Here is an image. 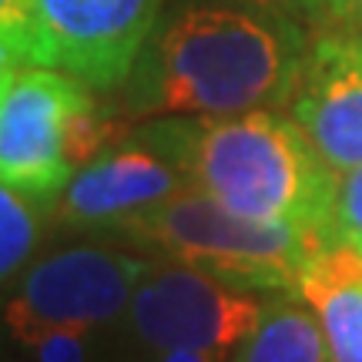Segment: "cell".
<instances>
[{"label": "cell", "mask_w": 362, "mask_h": 362, "mask_svg": "<svg viewBox=\"0 0 362 362\" xmlns=\"http://www.w3.org/2000/svg\"><path fill=\"white\" fill-rule=\"evenodd\" d=\"M302 24L242 4H181L158 21L124 81L134 117L285 111L305 57Z\"/></svg>", "instance_id": "1"}, {"label": "cell", "mask_w": 362, "mask_h": 362, "mask_svg": "<svg viewBox=\"0 0 362 362\" xmlns=\"http://www.w3.org/2000/svg\"><path fill=\"white\" fill-rule=\"evenodd\" d=\"M134 134L168 155L188 188L205 192L235 215L298 225L329 238L339 175L285 111L151 117Z\"/></svg>", "instance_id": "2"}, {"label": "cell", "mask_w": 362, "mask_h": 362, "mask_svg": "<svg viewBox=\"0 0 362 362\" xmlns=\"http://www.w3.org/2000/svg\"><path fill=\"white\" fill-rule=\"evenodd\" d=\"M115 238L248 292H296L312 259L329 245L312 228L235 215L198 188L144 211Z\"/></svg>", "instance_id": "3"}, {"label": "cell", "mask_w": 362, "mask_h": 362, "mask_svg": "<svg viewBox=\"0 0 362 362\" xmlns=\"http://www.w3.org/2000/svg\"><path fill=\"white\" fill-rule=\"evenodd\" d=\"M90 90L71 74L34 64L0 90V181L44 211L57 205L74 171L115 138V124Z\"/></svg>", "instance_id": "4"}, {"label": "cell", "mask_w": 362, "mask_h": 362, "mask_svg": "<svg viewBox=\"0 0 362 362\" xmlns=\"http://www.w3.org/2000/svg\"><path fill=\"white\" fill-rule=\"evenodd\" d=\"M151 262L90 242L57 248L21 272L0 305V322L7 336L24 329H117Z\"/></svg>", "instance_id": "5"}, {"label": "cell", "mask_w": 362, "mask_h": 362, "mask_svg": "<svg viewBox=\"0 0 362 362\" xmlns=\"http://www.w3.org/2000/svg\"><path fill=\"white\" fill-rule=\"evenodd\" d=\"M161 7L165 0H27V57L94 90L124 88Z\"/></svg>", "instance_id": "6"}, {"label": "cell", "mask_w": 362, "mask_h": 362, "mask_svg": "<svg viewBox=\"0 0 362 362\" xmlns=\"http://www.w3.org/2000/svg\"><path fill=\"white\" fill-rule=\"evenodd\" d=\"M259 292L235 288L178 262H151L134 288L121 336L134 349H205L235 356L259 325Z\"/></svg>", "instance_id": "7"}, {"label": "cell", "mask_w": 362, "mask_h": 362, "mask_svg": "<svg viewBox=\"0 0 362 362\" xmlns=\"http://www.w3.org/2000/svg\"><path fill=\"white\" fill-rule=\"evenodd\" d=\"M185 188L188 181L178 165L155 144L131 134L81 165L51 211L61 228L115 235Z\"/></svg>", "instance_id": "8"}, {"label": "cell", "mask_w": 362, "mask_h": 362, "mask_svg": "<svg viewBox=\"0 0 362 362\" xmlns=\"http://www.w3.org/2000/svg\"><path fill=\"white\" fill-rule=\"evenodd\" d=\"M336 175L362 165V34L329 30L305 47L296 90L285 104Z\"/></svg>", "instance_id": "9"}, {"label": "cell", "mask_w": 362, "mask_h": 362, "mask_svg": "<svg viewBox=\"0 0 362 362\" xmlns=\"http://www.w3.org/2000/svg\"><path fill=\"white\" fill-rule=\"evenodd\" d=\"M296 296L322 325L329 362H362V252L325 245L305 269Z\"/></svg>", "instance_id": "10"}, {"label": "cell", "mask_w": 362, "mask_h": 362, "mask_svg": "<svg viewBox=\"0 0 362 362\" xmlns=\"http://www.w3.org/2000/svg\"><path fill=\"white\" fill-rule=\"evenodd\" d=\"M232 362H329V346L315 312L296 292H282L265 302L259 325Z\"/></svg>", "instance_id": "11"}, {"label": "cell", "mask_w": 362, "mask_h": 362, "mask_svg": "<svg viewBox=\"0 0 362 362\" xmlns=\"http://www.w3.org/2000/svg\"><path fill=\"white\" fill-rule=\"evenodd\" d=\"M21 362H134L117 329H24L11 336Z\"/></svg>", "instance_id": "12"}, {"label": "cell", "mask_w": 362, "mask_h": 362, "mask_svg": "<svg viewBox=\"0 0 362 362\" xmlns=\"http://www.w3.org/2000/svg\"><path fill=\"white\" fill-rule=\"evenodd\" d=\"M44 235V208L0 181V288L21 279Z\"/></svg>", "instance_id": "13"}, {"label": "cell", "mask_w": 362, "mask_h": 362, "mask_svg": "<svg viewBox=\"0 0 362 362\" xmlns=\"http://www.w3.org/2000/svg\"><path fill=\"white\" fill-rule=\"evenodd\" d=\"M329 242L362 252V165L339 175L332 218H329Z\"/></svg>", "instance_id": "14"}, {"label": "cell", "mask_w": 362, "mask_h": 362, "mask_svg": "<svg viewBox=\"0 0 362 362\" xmlns=\"http://www.w3.org/2000/svg\"><path fill=\"white\" fill-rule=\"evenodd\" d=\"M225 4H242V7H255V11H265V13H279V17H288L296 24L325 21L319 0H225Z\"/></svg>", "instance_id": "15"}, {"label": "cell", "mask_w": 362, "mask_h": 362, "mask_svg": "<svg viewBox=\"0 0 362 362\" xmlns=\"http://www.w3.org/2000/svg\"><path fill=\"white\" fill-rule=\"evenodd\" d=\"M131 346V342H128ZM134 349V346H131ZM134 362H232V356H218V352H205V349H134Z\"/></svg>", "instance_id": "16"}, {"label": "cell", "mask_w": 362, "mask_h": 362, "mask_svg": "<svg viewBox=\"0 0 362 362\" xmlns=\"http://www.w3.org/2000/svg\"><path fill=\"white\" fill-rule=\"evenodd\" d=\"M27 64H30V57H27L24 37L0 30V90L7 88L13 74H17L21 67H27Z\"/></svg>", "instance_id": "17"}, {"label": "cell", "mask_w": 362, "mask_h": 362, "mask_svg": "<svg viewBox=\"0 0 362 362\" xmlns=\"http://www.w3.org/2000/svg\"><path fill=\"white\" fill-rule=\"evenodd\" d=\"M27 24V0H0V30L24 37Z\"/></svg>", "instance_id": "18"}, {"label": "cell", "mask_w": 362, "mask_h": 362, "mask_svg": "<svg viewBox=\"0 0 362 362\" xmlns=\"http://www.w3.org/2000/svg\"><path fill=\"white\" fill-rule=\"evenodd\" d=\"M319 4H322L325 21H339V24L356 21V0H319Z\"/></svg>", "instance_id": "19"}, {"label": "cell", "mask_w": 362, "mask_h": 362, "mask_svg": "<svg viewBox=\"0 0 362 362\" xmlns=\"http://www.w3.org/2000/svg\"><path fill=\"white\" fill-rule=\"evenodd\" d=\"M7 346H11V336H7V329L0 322V362H13L11 356H7Z\"/></svg>", "instance_id": "20"}, {"label": "cell", "mask_w": 362, "mask_h": 362, "mask_svg": "<svg viewBox=\"0 0 362 362\" xmlns=\"http://www.w3.org/2000/svg\"><path fill=\"white\" fill-rule=\"evenodd\" d=\"M356 24L362 27V0H356Z\"/></svg>", "instance_id": "21"}, {"label": "cell", "mask_w": 362, "mask_h": 362, "mask_svg": "<svg viewBox=\"0 0 362 362\" xmlns=\"http://www.w3.org/2000/svg\"><path fill=\"white\" fill-rule=\"evenodd\" d=\"M13 362H21V359H13Z\"/></svg>", "instance_id": "22"}]
</instances>
